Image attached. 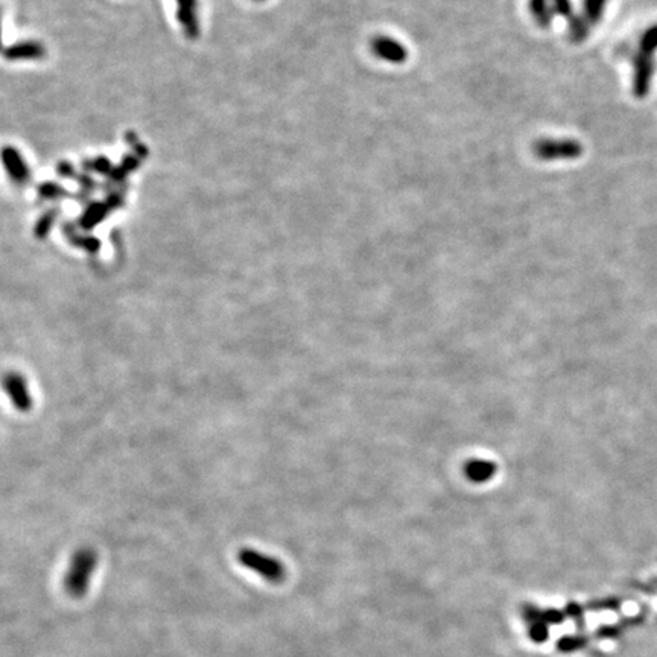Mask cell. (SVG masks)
I'll return each instance as SVG.
<instances>
[{
  "label": "cell",
  "instance_id": "cell-5",
  "mask_svg": "<svg viewBox=\"0 0 657 657\" xmlns=\"http://www.w3.org/2000/svg\"><path fill=\"white\" fill-rule=\"evenodd\" d=\"M5 391L6 394L10 396L13 405L17 408L19 411L26 412L32 408V397L28 389V384L22 374L19 373H6L5 376Z\"/></svg>",
  "mask_w": 657,
  "mask_h": 657
},
{
  "label": "cell",
  "instance_id": "cell-10",
  "mask_svg": "<svg viewBox=\"0 0 657 657\" xmlns=\"http://www.w3.org/2000/svg\"><path fill=\"white\" fill-rule=\"evenodd\" d=\"M41 55V47L36 46V45H32V46H20V47H11V51H10V56L13 58H19V56H38Z\"/></svg>",
  "mask_w": 657,
  "mask_h": 657
},
{
  "label": "cell",
  "instance_id": "cell-9",
  "mask_svg": "<svg viewBox=\"0 0 657 657\" xmlns=\"http://www.w3.org/2000/svg\"><path fill=\"white\" fill-rule=\"evenodd\" d=\"M5 164L8 166V169H10L11 176H14L17 180H23L26 177V168H24L20 157L15 153H13V157H8V154H5Z\"/></svg>",
  "mask_w": 657,
  "mask_h": 657
},
{
  "label": "cell",
  "instance_id": "cell-8",
  "mask_svg": "<svg viewBox=\"0 0 657 657\" xmlns=\"http://www.w3.org/2000/svg\"><path fill=\"white\" fill-rule=\"evenodd\" d=\"M605 5H607V0H585L586 17L589 19L590 23H595L601 19Z\"/></svg>",
  "mask_w": 657,
  "mask_h": 657
},
{
  "label": "cell",
  "instance_id": "cell-6",
  "mask_svg": "<svg viewBox=\"0 0 657 657\" xmlns=\"http://www.w3.org/2000/svg\"><path fill=\"white\" fill-rule=\"evenodd\" d=\"M371 49L374 55L379 56L380 60L393 64H402L405 63L406 56H408V51H406V47L402 43L387 36H379L374 38L371 41Z\"/></svg>",
  "mask_w": 657,
  "mask_h": 657
},
{
  "label": "cell",
  "instance_id": "cell-2",
  "mask_svg": "<svg viewBox=\"0 0 657 657\" xmlns=\"http://www.w3.org/2000/svg\"><path fill=\"white\" fill-rule=\"evenodd\" d=\"M238 562L248 571H252L270 583L279 585L286 578L285 564L276 557L267 555L256 550L244 548L238 552Z\"/></svg>",
  "mask_w": 657,
  "mask_h": 657
},
{
  "label": "cell",
  "instance_id": "cell-4",
  "mask_svg": "<svg viewBox=\"0 0 657 657\" xmlns=\"http://www.w3.org/2000/svg\"><path fill=\"white\" fill-rule=\"evenodd\" d=\"M534 153L540 160H573L583 154L577 140L543 139L534 145Z\"/></svg>",
  "mask_w": 657,
  "mask_h": 657
},
{
  "label": "cell",
  "instance_id": "cell-7",
  "mask_svg": "<svg viewBox=\"0 0 657 657\" xmlns=\"http://www.w3.org/2000/svg\"><path fill=\"white\" fill-rule=\"evenodd\" d=\"M530 8L534 19H537L542 26H546L545 23L551 22L554 15L568 14L571 11V3L569 0H531Z\"/></svg>",
  "mask_w": 657,
  "mask_h": 657
},
{
  "label": "cell",
  "instance_id": "cell-3",
  "mask_svg": "<svg viewBox=\"0 0 657 657\" xmlns=\"http://www.w3.org/2000/svg\"><path fill=\"white\" fill-rule=\"evenodd\" d=\"M657 49V26L647 32L640 43V51L635 61V93L642 98L650 88V79L653 75V55Z\"/></svg>",
  "mask_w": 657,
  "mask_h": 657
},
{
  "label": "cell",
  "instance_id": "cell-1",
  "mask_svg": "<svg viewBox=\"0 0 657 657\" xmlns=\"http://www.w3.org/2000/svg\"><path fill=\"white\" fill-rule=\"evenodd\" d=\"M96 568V554L90 548H82L72 555L68 573L64 577V589L72 598L84 596L88 592L90 581Z\"/></svg>",
  "mask_w": 657,
  "mask_h": 657
}]
</instances>
